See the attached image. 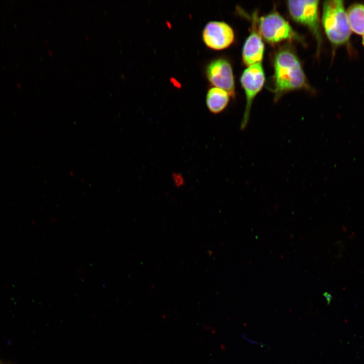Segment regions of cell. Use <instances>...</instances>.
<instances>
[{
	"instance_id": "1",
	"label": "cell",
	"mask_w": 364,
	"mask_h": 364,
	"mask_svg": "<svg viewBox=\"0 0 364 364\" xmlns=\"http://www.w3.org/2000/svg\"><path fill=\"white\" fill-rule=\"evenodd\" d=\"M275 99L278 100L284 93L296 89L308 88L306 75L294 53L287 49L278 52L274 60Z\"/></svg>"
},
{
	"instance_id": "2",
	"label": "cell",
	"mask_w": 364,
	"mask_h": 364,
	"mask_svg": "<svg viewBox=\"0 0 364 364\" xmlns=\"http://www.w3.org/2000/svg\"><path fill=\"white\" fill-rule=\"evenodd\" d=\"M322 22L325 33L333 44L340 46L349 40L351 29L343 1L324 2Z\"/></svg>"
},
{
	"instance_id": "3",
	"label": "cell",
	"mask_w": 364,
	"mask_h": 364,
	"mask_svg": "<svg viewBox=\"0 0 364 364\" xmlns=\"http://www.w3.org/2000/svg\"><path fill=\"white\" fill-rule=\"evenodd\" d=\"M258 28L261 36L270 43L299 38L289 22L276 12L261 17Z\"/></svg>"
},
{
	"instance_id": "4",
	"label": "cell",
	"mask_w": 364,
	"mask_h": 364,
	"mask_svg": "<svg viewBox=\"0 0 364 364\" xmlns=\"http://www.w3.org/2000/svg\"><path fill=\"white\" fill-rule=\"evenodd\" d=\"M317 0L289 1L287 6L289 14L296 22L308 28L314 35L317 43L321 42Z\"/></svg>"
},
{
	"instance_id": "5",
	"label": "cell",
	"mask_w": 364,
	"mask_h": 364,
	"mask_svg": "<svg viewBox=\"0 0 364 364\" xmlns=\"http://www.w3.org/2000/svg\"><path fill=\"white\" fill-rule=\"evenodd\" d=\"M265 81V75L261 63L248 66L242 74L241 85L246 95V107L241 124L244 129L248 124L253 101L262 89Z\"/></svg>"
},
{
	"instance_id": "6",
	"label": "cell",
	"mask_w": 364,
	"mask_h": 364,
	"mask_svg": "<svg viewBox=\"0 0 364 364\" xmlns=\"http://www.w3.org/2000/svg\"><path fill=\"white\" fill-rule=\"evenodd\" d=\"M207 80L214 87L225 90L230 96H235V85L233 68L225 58H218L210 61L205 68Z\"/></svg>"
},
{
	"instance_id": "7",
	"label": "cell",
	"mask_w": 364,
	"mask_h": 364,
	"mask_svg": "<svg viewBox=\"0 0 364 364\" xmlns=\"http://www.w3.org/2000/svg\"><path fill=\"white\" fill-rule=\"evenodd\" d=\"M202 40L211 50L220 51L229 48L234 42V31L231 26L223 21H211L204 26Z\"/></svg>"
},
{
	"instance_id": "8",
	"label": "cell",
	"mask_w": 364,
	"mask_h": 364,
	"mask_svg": "<svg viewBox=\"0 0 364 364\" xmlns=\"http://www.w3.org/2000/svg\"><path fill=\"white\" fill-rule=\"evenodd\" d=\"M254 20L251 32L244 44L242 51L243 62L248 67L261 63L264 51V43L257 31L255 20Z\"/></svg>"
},
{
	"instance_id": "9",
	"label": "cell",
	"mask_w": 364,
	"mask_h": 364,
	"mask_svg": "<svg viewBox=\"0 0 364 364\" xmlns=\"http://www.w3.org/2000/svg\"><path fill=\"white\" fill-rule=\"evenodd\" d=\"M230 97V95L221 88L216 87L210 88L206 97L207 107L211 113L219 114L227 107Z\"/></svg>"
},
{
	"instance_id": "10",
	"label": "cell",
	"mask_w": 364,
	"mask_h": 364,
	"mask_svg": "<svg viewBox=\"0 0 364 364\" xmlns=\"http://www.w3.org/2000/svg\"><path fill=\"white\" fill-rule=\"evenodd\" d=\"M346 14L351 30L359 35L364 34V5H351Z\"/></svg>"
},
{
	"instance_id": "11",
	"label": "cell",
	"mask_w": 364,
	"mask_h": 364,
	"mask_svg": "<svg viewBox=\"0 0 364 364\" xmlns=\"http://www.w3.org/2000/svg\"><path fill=\"white\" fill-rule=\"evenodd\" d=\"M241 336L242 337V338L246 340L248 343H250L251 344L258 346L260 347L261 348L265 349V350H268L269 348V346L267 345L264 344L263 343L258 342L255 340L252 339L250 338L249 337H248L247 336V335L244 333L242 334Z\"/></svg>"
},
{
	"instance_id": "12",
	"label": "cell",
	"mask_w": 364,
	"mask_h": 364,
	"mask_svg": "<svg viewBox=\"0 0 364 364\" xmlns=\"http://www.w3.org/2000/svg\"><path fill=\"white\" fill-rule=\"evenodd\" d=\"M362 44H363V46H364V34H363V37H362Z\"/></svg>"
}]
</instances>
